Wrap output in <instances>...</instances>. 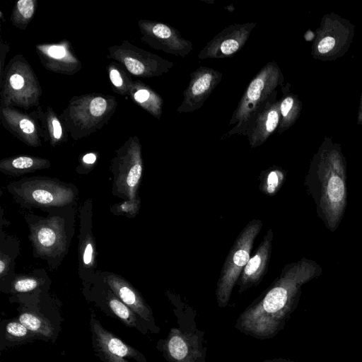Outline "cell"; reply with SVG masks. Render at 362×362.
Returning <instances> with one entry per match:
<instances>
[{
  "mask_svg": "<svg viewBox=\"0 0 362 362\" xmlns=\"http://www.w3.org/2000/svg\"><path fill=\"white\" fill-rule=\"evenodd\" d=\"M320 269L307 259L286 265L272 284L240 313L235 328L259 340L274 337L297 307L302 286L315 277Z\"/></svg>",
  "mask_w": 362,
  "mask_h": 362,
  "instance_id": "obj_1",
  "label": "cell"
},
{
  "mask_svg": "<svg viewBox=\"0 0 362 362\" xmlns=\"http://www.w3.org/2000/svg\"><path fill=\"white\" fill-rule=\"evenodd\" d=\"M318 175V206L327 226L334 230L343 215L346 202V160L341 146L325 136L312 161Z\"/></svg>",
  "mask_w": 362,
  "mask_h": 362,
  "instance_id": "obj_2",
  "label": "cell"
},
{
  "mask_svg": "<svg viewBox=\"0 0 362 362\" xmlns=\"http://www.w3.org/2000/svg\"><path fill=\"white\" fill-rule=\"evenodd\" d=\"M176 319L158 349L168 362H207V343L205 332L197 326L195 309L183 301L180 296L168 293Z\"/></svg>",
  "mask_w": 362,
  "mask_h": 362,
  "instance_id": "obj_3",
  "label": "cell"
},
{
  "mask_svg": "<svg viewBox=\"0 0 362 362\" xmlns=\"http://www.w3.org/2000/svg\"><path fill=\"white\" fill-rule=\"evenodd\" d=\"M283 85L284 76L279 65L274 61L267 62L248 84L229 122L233 127L222 139L234 134L245 136L251 118L276 88Z\"/></svg>",
  "mask_w": 362,
  "mask_h": 362,
  "instance_id": "obj_4",
  "label": "cell"
},
{
  "mask_svg": "<svg viewBox=\"0 0 362 362\" xmlns=\"http://www.w3.org/2000/svg\"><path fill=\"white\" fill-rule=\"evenodd\" d=\"M8 191L22 207L56 208L71 205L78 190L74 185L45 177H26L7 186Z\"/></svg>",
  "mask_w": 362,
  "mask_h": 362,
  "instance_id": "obj_5",
  "label": "cell"
},
{
  "mask_svg": "<svg viewBox=\"0 0 362 362\" xmlns=\"http://www.w3.org/2000/svg\"><path fill=\"white\" fill-rule=\"evenodd\" d=\"M262 225L260 220L254 219L250 221L231 247L216 285V298L218 307L225 308L228 305L233 288L250 258L254 241Z\"/></svg>",
  "mask_w": 362,
  "mask_h": 362,
  "instance_id": "obj_6",
  "label": "cell"
},
{
  "mask_svg": "<svg viewBox=\"0 0 362 362\" xmlns=\"http://www.w3.org/2000/svg\"><path fill=\"white\" fill-rule=\"evenodd\" d=\"M354 31V25L348 19L334 12L325 14L315 30L311 46L313 58L332 62L343 57L351 47Z\"/></svg>",
  "mask_w": 362,
  "mask_h": 362,
  "instance_id": "obj_7",
  "label": "cell"
},
{
  "mask_svg": "<svg viewBox=\"0 0 362 362\" xmlns=\"http://www.w3.org/2000/svg\"><path fill=\"white\" fill-rule=\"evenodd\" d=\"M30 240L36 256L50 262L62 259L67 252L69 235L66 223L59 216L40 217L29 221Z\"/></svg>",
  "mask_w": 362,
  "mask_h": 362,
  "instance_id": "obj_8",
  "label": "cell"
},
{
  "mask_svg": "<svg viewBox=\"0 0 362 362\" xmlns=\"http://www.w3.org/2000/svg\"><path fill=\"white\" fill-rule=\"evenodd\" d=\"M256 23L230 25L216 35L198 54L199 59L231 57L247 41Z\"/></svg>",
  "mask_w": 362,
  "mask_h": 362,
  "instance_id": "obj_9",
  "label": "cell"
},
{
  "mask_svg": "<svg viewBox=\"0 0 362 362\" xmlns=\"http://www.w3.org/2000/svg\"><path fill=\"white\" fill-rule=\"evenodd\" d=\"M142 172L140 151L135 147L121 157L113 166L112 193L124 200L137 198Z\"/></svg>",
  "mask_w": 362,
  "mask_h": 362,
  "instance_id": "obj_10",
  "label": "cell"
},
{
  "mask_svg": "<svg viewBox=\"0 0 362 362\" xmlns=\"http://www.w3.org/2000/svg\"><path fill=\"white\" fill-rule=\"evenodd\" d=\"M223 74L213 68L199 66L190 74L189 81L178 106L179 113H192L201 108L221 82Z\"/></svg>",
  "mask_w": 362,
  "mask_h": 362,
  "instance_id": "obj_11",
  "label": "cell"
},
{
  "mask_svg": "<svg viewBox=\"0 0 362 362\" xmlns=\"http://www.w3.org/2000/svg\"><path fill=\"white\" fill-rule=\"evenodd\" d=\"M277 94L276 90L272 93L247 125L245 136L251 148L261 146L277 131L280 122V101L276 100Z\"/></svg>",
  "mask_w": 362,
  "mask_h": 362,
  "instance_id": "obj_12",
  "label": "cell"
},
{
  "mask_svg": "<svg viewBox=\"0 0 362 362\" xmlns=\"http://www.w3.org/2000/svg\"><path fill=\"white\" fill-rule=\"evenodd\" d=\"M103 279L113 293L144 322L150 331L154 333L160 331L151 308L129 282L120 276L112 273H106Z\"/></svg>",
  "mask_w": 362,
  "mask_h": 362,
  "instance_id": "obj_13",
  "label": "cell"
},
{
  "mask_svg": "<svg viewBox=\"0 0 362 362\" xmlns=\"http://www.w3.org/2000/svg\"><path fill=\"white\" fill-rule=\"evenodd\" d=\"M272 239L273 232L272 229H269L241 273L237 283L240 293L257 286L262 280L271 256Z\"/></svg>",
  "mask_w": 362,
  "mask_h": 362,
  "instance_id": "obj_14",
  "label": "cell"
},
{
  "mask_svg": "<svg viewBox=\"0 0 362 362\" xmlns=\"http://www.w3.org/2000/svg\"><path fill=\"white\" fill-rule=\"evenodd\" d=\"M90 325L94 347L102 349L118 358H132L137 362H147L146 357L141 352L105 329L97 320L92 318Z\"/></svg>",
  "mask_w": 362,
  "mask_h": 362,
  "instance_id": "obj_15",
  "label": "cell"
},
{
  "mask_svg": "<svg viewBox=\"0 0 362 362\" xmlns=\"http://www.w3.org/2000/svg\"><path fill=\"white\" fill-rule=\"evenodd\" d=\"M90 201L87 200L81 209L78 244L80 272L92 271L96 263V247L92 232V206Z\"/></svg>",
  "mask_w": 362,
  "mask_h": 362,
  "instance_id": "obj_16",
  "label": "cell"
},
{
  "mask_svg": "<svg viewBox=\"0 0 362 362\" xmlns=\"http://www.w3.org/2000/svg\"><path fill=\"white\" fill-rule=\"evenodd\" d=\"M150 35L156 42L155 47L177 57H185L193 49L192 43L184 39L175 28L162 23H152Z\"/></svg>",
  "mask_w": 362,
  "mask_h": 362,
  "instance_id": "obj_17",
  "label": "cell"
},
{
  "mask_svg": "<svg viewBox=\"0 0 362 362\" xmlns=\"http://www.w3.org/2000/svg\"><path fill=\"white\" fill-rule=\"evenodd\" d=\"M290 83L281 86L282 98L279 100L280 122L277 129L278 134H281L290 129L300 115L303 103L298 96L291 93Z\"/></svg>",
  "mask_w": 362,
  "mask_h": 362,
  "instance_id": "obj_18",
  "label": "cell"
},
{
  "mask_svg": "<svg viewBox=\"0 0 362 362\" xmlns=\"http://www.w3.org/2000/svg\"><path fill=\"white\" fill-rule=\"evenodd\" d=\"M49 165V164L46 160L21 156L1 161L0 170L6 175L19 176L37 170L46 168Z\"/></svg>",
  "mask_w": 362,
  "mask_h": 362,
  "instance_id": "obj_19",
  "label": "cell"
},
{
  "mask_svg": "<svg viewBox=\"0 0 362 362\" xmlns=\"http://www.w3.org/2000/svg\"><path fill=\"white\" fill-rule=\"evenodd\" d=\"M108 294L107 304L112 313L127 325L142 329L140 322L136 317L138 316L114 293L113 295L110 293Z\"/></svg>",
  "mask_w": 362,
  "mask_h": 362,
  "instance_id": "obj_20",
  "label": "cell"
},
{
  "mask_svg": "<svg viewBox=\"0 0 362 362\" xmlns=\"http://www.w3.org/2000/svg\"><path fill=\"white\" fill-rule=\"evenodd\" d=\"M21 322L30 332L49 337L53 330L51 325L45 320L31 313H23L18 317Z\"/></svg>",
  "mask_w": 362,
  "mask_h": 362,
  "instance_id": "obj_21",
  "label": "cell"
},
{
  "mask_svg": "<svg viewBox=\"0 0 362 362\" xmlns=\"http://www.w3.org/2000/svg\"><path fill=\"white\" fill-rule=\"evenodd\" d=\"M141 206V201L139 197L132 200H124L122 202L115 204L110 208L112 214L122 215L128 218H134L138 214Z\"/></svg>",
  "mask_w": 362,
  "mask_h": 362,
  "instance_id": "obj_22",
  "label": "cell"
},
{
  "mask_svg": "<svg viewBox=\"0 0 362 362\" xmlns=\"http://www.w3.org/2000/svg\"><path fill=\"white\" fill-rule=\"evenodd\" d=\"M263 182V191L268 194H274L280 187L284 174L279 169L270 170L266 175Z\"/></svg>",
  "mask_w": 362,
  "mask_h": 362,
  "instance_id": "obj_23",
  "label": "cell"
},
{
  "mask_svg": "<svg viewBox=\"0 0 362 362\" xmlns=\"http://www.w3.org/2000/svg\"><path fill=\"white\" fill-rule=\"evenodd\" d=\"M40 284V280L37 277L20 276L13 281V287L15 291L23 293L35 289Z\"/></svg>",
  "mask_w": 362,
  "mask_h": 362,
  "instance_id": "obj_24",
  "label": "cell"
},
{
  "mask_svg": "<svg viewBox=\"0 0 362 362\" xmlns=\"http://www.w3.org/2000/svg\"><path fill=\"white\" fill-rule=\"evenodd\" d=\"M124 64L127 69L134 75H142L146 72L155 75L151 70L146 68L144 63L136 59L126 57L124 59Z\"/></svg>",
  "mask_w": 362,
  "mask_h": 362,
  "instance_id": "obj_25",
  "label": "cell"
},
{
  "mask_svg": "<svg viewBox=\"0 0 362 362\" xmlns=\"http://www.w3.org/2000/svg\"><path fill=\"white\" fill-rule=\"evenodd\" d=\"M8 335L16 338H24L29 334V330L19 321L10 322L6 327Z\"/></svg>",
  "mask_w": 362,
  "mask_h": 362,
  "instance_id": "obj_26",
  "label": "cell"
},
{
  "mask_svg": "<svg viewBox=\"0 0 362 362\" xmlns=\"http://www.w3.org/2000/svg\"><path fill=\"white\" fill-rule=\"evenodd\" d=\"M107 108V101L102 97H95L90 103V112L94 117L103 115Z\"/></svg>",
  "mask_w": 362,
  "mask_h": 362,
  "instance_id": "obj_27",
  "label": "cell"
},
{
  "mask_svg": "<svg viewBox=\"0 0 362 362\" xmlns=\"http://www.w3.org/2000/svg\"><path fill=\"white\" fill-rule=\"evenodd\" d=\"M19 13L26 19L34 13V1L33 0H20L17 2Z\"/></svg>",
  "mask_w": 362,
  "mask_h": 362,
  "instance_id": "obj_28",
  "label": "cell"
},
{
  "mask_svg": "<svg viewBox=\"0 0 362 362\" xmlns=\"http://www.w3.org/2000/svg\"><path fill=\"white\" fill-rule=\"evenodd\" d=\"M134 98L140 103L149 102L150 100L162 103V100L148 89H140L137 90L134 94Z\"/></svg>",
  "mask_w": 362,
  "mask_h": 362,
  "instance_id": "obj_29",
  "label": "cell"
},
{
  "mask_svg": "<svg viewBox=\"0 0 362 362\" xmlns=\"http://www.w3.org/2000/svg\"><path fill=\"white\" fill-rule=\"evenodd\" d=\"M11 259L8 256L4 255L2 252L0 256V275L3 278L8 272Z\"/></svg>",
  "mask_w": 362,
  "mask_h": 362,
  "instance_id": "obj_30",
  "label": "cell"
},
{
  "mask_svg": "<svg viewBox=\"0 0 362 362\" xmlns=\"http://www.w3.org/2000/svg\"><path fill=\"white\" fill-rule=\"evenodd\" d=\"M10 84L13 89L19 90L23 87L24 79L21 75L15 74L10 78Z\"/></svg>",
  "mask_w": 362,
  "mask_h": 362,
  "instance_id": "obj_31",
  "label": "cell"
},
{
  "mask_svg": "<svg viewBox=\"0 0 362 362\" xmlns=\"http://www.w3.org/2000/svg\"><path fill=\"white\" fill-rule=\"evenodd\" d=\"M19 125L21 130L27 134H32L35 130L34 124L28 119H21Z\"/></svg>",
  "mask_w": 362,
  "mask_h": 362,
  "instance_id": "obj_32",
  "label": "cell"
},
{
  "mask_svg": "<svg viewBox=\"0 0 362 362\" xmlns=\"http://www.w3.org/2000/svg\"><path fill=\"white\" fill-rule=\"evenodd\" d=\"M49 54L54 58H62L64 57L66 52L62 46H52L48 51Z\"/></svg>",
  "mask_w": 362,
  "mask_h": 362,
  "instance_id": "obj_33",
  "label": "cell"
},
{
  "mask_svg": "<svg viewBox=\"0 0 362 362\" xmlns=\"http://www.w3.org/2000/svg\"><path fill=\"white\" fill-rule=\"evenodd\" d=\"M110 78L113 83L117 87L121 86L122 85V79L119 74V72L115 69H112L110 72Z\"/></svg>",
  "mask_w": 362,
  "mask_h": 362,
  "instance_id": "obj_34",
  "label": "cell"
},
{
  "mask_svg": "<svg viewBox=\"0 0 362 362\" xmlns=\"http://www.w3.org/2000/svg\"><path fill=\"white\" fill-rule=\"evenodd\" d=\"M53 129V135L56 139H59L62 136V127L59 122L57 119H54L52 122Z\"/></svg>",
  "mask_w": 362,
  "mask_h": 362,
  "instance_id": "obj_35",
  "label": "cell"
},
{
  "mask_svg": "<svg viewBox=\"0 0 362 362\" xmlns=\"http://www.w3.org/2000/svg\"><path fill=\"white\" fill-rule=\"evenodd\" d=\"M96 160V156L94 153H89L86 154L83 158L84 163L88 165L93 164Z\"/></svg>",
  "mask_w": 362,
  "mask_h": 362,
  "instance_id": "obj_36",
  "label": "cell"
},
{
  "mask_svg": "<svg viewBox=\"0 0 362 362\" xmlns=\"http://www.w3.org/2000/svg\"><path fill=\"white\" fill-rule=\"evenodd\" d=\"M356 123L358 125H362V92L360 100V103L358 106L357 117H356Z\"/></svg>",
  "mask_w": 362,
  "mask_h": 362,
  "instance_id": "obj_37",
  "label": "cell"
},
{
  "mask_svg": "<svg viewBox=\"0 0 362 362\" xmlns=\"http://www.w3.org/2000/svg\"><path fill=\"white\" fill-rule=\"evenodd\" d=\"M260 362H297V361H294L284 358H274L267 359V360H264V361H262Z\"/></svg>",
  "mask_w": 362,
  "mask_h": 362,
  "instance_id": "obj_38",
  "label": "cell"
}]
</instances>
